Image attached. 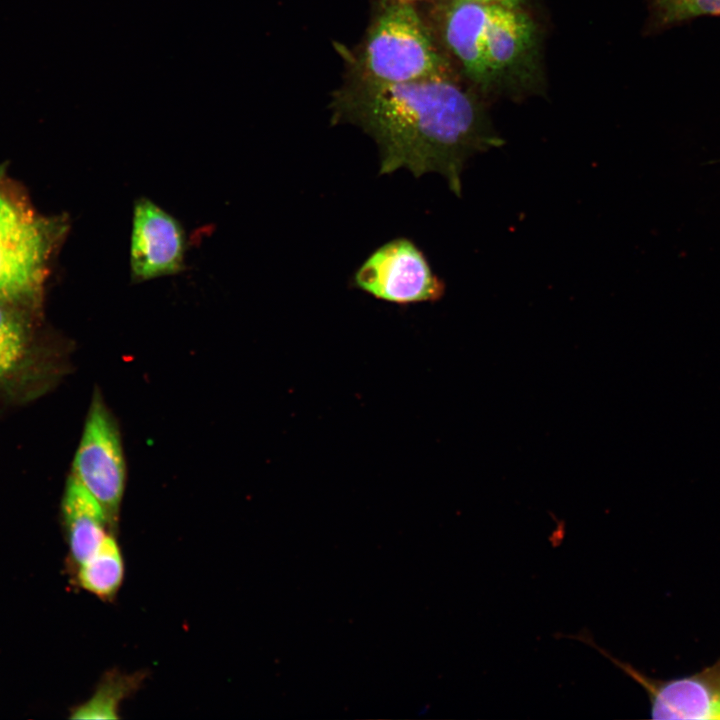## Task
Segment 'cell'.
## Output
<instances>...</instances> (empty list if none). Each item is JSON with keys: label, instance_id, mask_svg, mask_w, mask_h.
Returning a JSON list of instances; mask_svg holds the SVG:
<instances>
[{"label": "cell", "instance_id": "6da1fadb", "mask_svg": "<svg viewBox=\"0 0 720 720\" xmlns=\"http://www.w3.org/2000/svg\"><path fill=\"white\" fill-rule=\"evenodd\" d=\"M332 108L334 123H352L374 139L379 174L436 172L457 196L467 160L504 143L485 106L451 74L403 83L356 76L336 93Z\"/></svg>", "mask_w": 720, "mask_h": 720}, {"label": "cell", "instance_id": "7a4b0ae2", "mask_svg": "<svg viewBox=\"0 0 720 720\" xmlns=\"http://www.w3.org/2000/svg\"><path fill=\"white\" fill-rule=\"evenodd\" d=\"M357 75L381 83H403L450 75V66L428 27L410 3L390 0L372 23Z\"/></svg>", "mask_w": 720, "mask_h": 720}, {"label": "cell", "instance_id": "3957f363", "mask_svg": "<svg viewBox=\"0 0 720 720\" xmlns=\"http://www.w3.org/2000/svg\"><path fill=\"white\" fill-rule=\"evenodd\" d=\"M65 223L37 215L0 179V298L32 300Z\"/></svg>", "mask_w": 720, "mask_h": 720}, {"label": "cell", "instance_id": "277c9868", "mask_svg": "<svg viewBox=\"0 0 720 720\" xmlns=\"http://www.w3.org/2000/svg\"><path fill=\"white\" fill-rule=\"evenodd\" d=\"M71 476L97 500L114 527L124 494L126 468L117 424L99 393L92 399Z\"/></svg>", "mask_w": 720, "mask_h": 720}, {"label": "cell", "instance_id": "5b68a950", "mask_svg": "<svg viewBox=\"0 0 720 720\" xmlns=\"http://www.w3.org/2000/svg\"><path fill=\"white\" fill-rule=\"evenodd\" d=\"M353 284L376 299L409 305L439 301L445 284L424 253L407 238L393 239L369 255L356 270Z\"/></svg>", "mask_w": 720, "mask_h": 720}, {"label": "cell", "instance_id": "8992f818", "mask_svg": "<svg viewBox=\"0 0 720 720\" xmlns=\"http://www.w3.org/2000/svg\"><path fill=\"white\" fill-rule=\"evenodd\" d=\"M488 91L528 89L537 78V32L518 7L494 4L484 37Z\"/></svg>", "mask_w": 720, "mask_h": 720}, {"label": "cell", "instance_id": "52a82bcc", "mask_svg": "<svg viewBox=\"0 0 720 720\" xmlns=\"http://www.w3.org/2000/svg\"><path fill=\"white\" fill-rule=\"evenodd\" d=\"M570 637L595 648L641 685L648 695L653 719H720V657L712 665L694 674L655 679L615 658L599 647L587 633Z\"/></svg>", "mask_w": 720, "mask_h": 720}, {"label": "cell", "instance_id": "ba28073f", "mask_svg": "<svg viewBox=\"0 0 720 720\" xmlns=\"http://www.w3.org/2000/svg\"><path fill=\"white\" fill-rule=\"evenodd\" d=\"M185 233L181 224L147 198L135 202L130 242L134 281L173 275L184 269Z\"/></svg>", "mask_w": 720, "mask_h": 720}, {"label": "cell", "instance_id": "9c48e42d", "mask_svg": "<svg viewBox=\"0 0 720 720\" xmlns=\"http://www.w3.org/2000/svg\"><path fill=\"white\" fill-rule=\"evenodd\" d=\"M494 4L451 0L442 17V35L465 76L488 91L484 37Z\"/></svg>", "mask_w": 720, "mask_h": 720}, {"label": "cell", "instance_id": "30bf717a", "mask_svg": "<svg viewBox=\"0 0 720 720\" xmlns=\"http://www.w3.org/2000/svg\"><path fill=\"white\" fill-rule=\"evenodd\" d=\"M62 511L70 553L80 565L95 553L112 527L101 505L73 476L65 487Z\"/></svg>", "mask_w": 720, "mask_h": 720}, {"label": "cell", "instance_id": "8fae6325", "mask_svg": "<svg viewBox=\"0 0 720 720\" xmlns=\"http://www.w3.org/2000/svg\"><path fill=\"white\" fill-rule=\"evenodd\" d=\"M29 299L0 298V381L22 361L29 346Z\"/></svg>", "mask_w": 720, "mask_h": 720}, {"label": "cell", "instance_id": "7c38bea8", "mask_svg": "<svg viewBox=\"0 0 720 720\" xmlns=\"http://www.w3.org/2000/svg\"><path fill=\"white\" fill-rule=\"evenodd\" d=\"M124 577L120 548L108 534L99 548L79 565L78 580L88 592L106 601L117 594Z\"/></svg>", "mask_w": 720, "mask_h": 720}, {"label": "cell", "instance_id": "4fadbf2b", "mask_svg": "<svg viewBox=\"0 0 720 720\" xmlns=\"http://www.w3.org/2000/svg\"><path fill=\"white\" fill-rule=\"evenodd\" d=\"M141 680L138 674L108 673L94 695L78 706L71 718L118 719L120 703L139 686Z\"/></svg>", "mask_w": 720, "mask_h": 720}, {"label": "cell", "instance_id": "5bb4252c", "mask_svg": "<svg viewBox=\"0 0 720 720\" xmlns=\"http://www.w3.org/2000/svg\"><path fill=\"white\" fill-rule=\"evenodd\" d=\"M665 22H677L702 15H720V0H656Z\"/></svg>", "mask_w": 720, "mask_h": 720}, {"label": "cell", "instance_id": "9a60e30c", "mask_svg": "<svg viewBox=\"0 0 720 720\" xmlns=\"http://www.w3.org/2000/svg\"><path fill=\"white\" fill-rule=\"evenodd\" d=\"M488 4H497L508 7H518L523 0H470Z\"/></svg>", "mask_w": 720, "mask_h": 720}, {"label": "cell", "instance_id": "2e32d148", "mask_svg": "<svg viewBox=\"0 0 720 720\" xmlns=\"http://www.w3.org/2000/svg\"><path fill=\"white\" fill-rule=\"evenodd\" d=\"M405 1H412V0H405Z\"/></svg>", "mask_w": 720, "mask_h": 720}]
</instances>
